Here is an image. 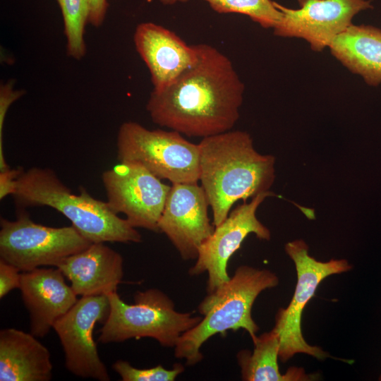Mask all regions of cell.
Listing matches in <instances>:
<instances>
[{
  "label": "cell",
  "instance_id": "obj_1",
  "mask_svg": "<svg viewBox=\"0 0 381 381\" xmlns=\"http://www.w3.org/2000/svg\"><path fill=\"white\" fill-rule=\"evenodd\" d=\"M195 46L196 62L165 89L152 90L146 109L155 124L203 138L234 126L244 85L224 54L210 44Z\"/></svg>",
  "mask_w": 381,
  "mask_h": 381
},
{
  "label": "cell",
  "instance_id": "obj_2",
  "mask_svg": "<svg viewBox=\"0 0 381 381\" xmlns=\"http://www.w3.org/2000/svg\"><path fill=\"white\" fill-rule=\"evenodd\" d=\"M199 146V181L219 225L234 204L270 191L275 179V158L261 155L250 134L229 131L202 138Z\"/></svg>",
  "mask_w": 381,
  "mask_h": 381
},
{
  "label": "cell",
  "instance_id": "obj_3",
  "mask_svg": "<svg viewBox=\"0 0 381 381\" xmlns=\"http://www.w3.org/2000/svg\"><path fill=\"white\" fill-rule=\"evenodd\" d=\"M12 196L18 208L48 206L67 219L91 243H140L141 234L107 202L93 198L83 187L74 194L49 168L32 167L18 176Z\"/></svg>",
  "mask_w": 381,
  "mask_h": 381
},
{
  "label": "cell",
  "instance_id": "obj_4",
  "mask_svg": "<svg viewBox=\"0 0 381 381\" xmlns=\"http://www.w3.org/2000/svg\"><path fill=\"white\" fill-rule=\"evenodd\" d=\"M279 278L266 269L239 266L230 279L215 291L207 294L198 306L200 322L185 332L174 347V355L193 365L202 359V344L211 337L224 334L228 330L245 329L253 342L258 325L252 317V308L264 290L277 286Z\"/></svg>",
  "mask_w": 381,
  "mask_h": 381
},
{
  "label": "cell",
  "instance_id": "obj_5",
  "mask_svg": "<svg viewBox=\"0 0 381 381\" xmlns=\"http://www.w3.org/2000/svg\"><path fill=\"white\" fill-rule=\"evenodd\" d=\"M108 297L109 313L98 338L102 344L149 337L163 346L175 347L180 337L202 318L176 311L173 301L157 289L138 291L133 304L126 303L117 291Z\"/></svg>",
  "mask_w": 381,
  "mask_h": 381
},
{
  "label": "cell",
  "instance_id": "obj_6",
  "mask_svg": "<svg viewBox=\"0 0 381 381\" xmlns=\"http://www.w3.org/2000/svg\"><path fill=\"white\" fill-rule=\"evenodd\" d=\"M119 162L142 165L171 183H198L199 146L171 130H150L135 121L123 123L116 139Z\"/></svg>",
  "mask_w": 381,
  "mask_h": 381
},
{
  "label": "cell",
  "instance_id": "obj_7",
  "mask_svg": "<svg viewBox=\"0 0 381 381\" xmlns=\"http://www.w3.org/2000/svg\"><path fill=\"white\" fill-rule=\"evenodd\" d=\"M287 255L294 262L297 282L291 302L286 308H280L275 316L273 329L279 337V360L285 363L296 353H306L318 360H324L329 353L317 346L310 345L301 331L302 313L318 285L326 277L351 270L345 259L318 261L308 254V246L301 240L285 245Z\"/></svg>",
  "mask_w": 381,
  "mask_h": 381
},
{
  "label": "cell",
  "instance_id": "obj_8",
  "mask_svg": "<svg viewBox=\"0 0 381 381\" xmlns=\"http://www.w3.org/2000/svg\"><path fill=\"white\" fill-rule=\"evenodd\" d=\"M0 226V260L20 272L56 267L92 243L73 225L51 227L37 224L23 209L14 221L1 218Z\"/></svg>",
  "mask_w": 381,
  "mask_h": 381
},
{
  "label": "cell",
  "instance_id": "obj_9",
  "mask_svg": "<svg viewBox=\"0 0 381 381\" xmlns=\"http://www.w3.org/2000/svg\"><path fill=\"white\" fill-rule=\"evenodd\" d=\"M107 204L135 228L159 231L158 222L171 186L139 164L120 162L102 176Z\"/></svg>",
  "mask_w": 381,
  "mask_h": 381
},
{
  "label": "cell",
  "instance_id": "obj_10",
  "mask_svg": "<svg viewBox=\"0 0 381 381\" xmlns=\"http://www.w3.org/2000/svg\"><path fill=\"white\" fill-rule=\"evenodd\" d=\"M273 195L271 191L264 192L249 202L238 205L201 245L196 262L188 273L191 276L207 273V294L230 279L226 269L228 262L248 235L254 234L259 239H270V231L257 218L256 211L266 198Z\"/></svg>",
  "mask_w": 381,
  "mask_h": 381
},
{
  "label": "cell",
  "instance_id": "obj_11",
  "mask_svg": "<svg viewBox=\"0 0 381 381\" xmlns=\"http://www.w3.org/2000/svg\"><path fill=\"white\" fill-rule=\"evenodd\" d=\"M109 313L108 296H82L54 325L64 350L65 366L75 376L110 380L93 337L95 325L104 323Z\"/></svg>",
  "mask_w": 381,
  "mask_h": 381
},
{
  "label": "cell",
  "instance_id": "obj_12",
  "mask_svg": "<svg viewBox=\"0 0 381 381\" xmlns=\"http://www.w3.org/2000/svg\"><path fill=\"white\" fill-rule=\"evenodd\" d=\"M297 9L274 1L282 16L274 35L305 40L315 52L329 47L359 12L373 8L370 0H298Z\"/></svg>",
  "mask_w": 381,
  "mask_h": 381
},
{
  "label": "cell",
  "instance_id": "obj_13",
  "mask_svg": "<svg viewBox=\"0 0 381 381\" xmlns=\"http://www.w3.org/2000/svg\"><path fill=\"white\" fill-rule=\"evenodd\" d=\"M205 191L198 183H172L158 222L184 260H196L201 245L215 226L208 216Z\"/></svg>",
  "mask_w": 381,
  "mask_h": 381
},
{
  "label": "cell",
  "instance_id": "obj_14",
  "mask_svg": "<svg viewBox=\"0 0 381 381\" xmlns=\"http://www.w3.org/2000/svg\"><path fill=\"white\" fill-rule=\"evenodd\" d=\"M133 40L149 69L154 91L167 87L198 59L195 45H188L174 32L151 22L137 25Z\"/></svg>",
  "mask_w": 381,
  "mask_h": 381
},
{
  "label": "cell",
  "instance_id": "obj_15",
  "mask_svg": "<svg viewBox=\"0 0 381 381\" xmlns=\"http://www.w3.org/2000/svg\"><path fill=\"white\" fill-rule=\"evenodd\" d=\"M58 268L21 272L20 291L30 315V333L45 337L55 322L77 302V295Z\"/></svg>",
  "mask_w": 381,
  "mask_h": 381
},
{
  "label": "cell",
  "instance_id": "obj_16",
  "mask_svg": "<svg viewBox=\"0 0 381 381\" xmlns=\"http://www.w3.org/2000/svg\"><path fill=\"white\" fill-rule=\"evenodd\" d=\"M58 267L77 296H109L117 291L123 276L121 255L105 245L92 243L64 259Z\"/></svg>",
  "mask_w": 381,
  "mask_h": 381
},
{
  "label": "cell",
  "instance_id": "obj_17",
  "mask_svg": "<svg viewBox=\"0 0 381 381\" xmlns=\"http://www.w3.org/2000/svg\"><path fill=\"white\" fill-rule=\"evenodd\" d=\"M53 365L48 349L32 333L0 331V380L49 381Z\"/></svg>",
  "mask_w": 381,
  "mask_h": 381
},
{
  "label": "cell",
  "instance_id": "obj_18",
  "mask_svg": "<svg viewBox=\"0 0 381 381\" xmlns=\"http://www.w3.org/2000/svg\"><path fill=\"white\" fill-rule=\"evenodd\" d=\"M331 54L351 73L373 87L381 83V29L352 24L329 47Z\"/></svg>",
  "mask_w": 381,
  "mask_h": 381
},
{
  "label": "cell",
  "instance_id": "obj_19",
  "mask_svg": "<svg viewBox=\"0 0 381 381\" xmlns=\"http://www.w3.org/2000/svg\"><path fill=\"white\" fill-rule=\"evenodd\" d=\"M251 352L243 349L236 355L241 375L245 381H309L317 374H307L303 368L290 367L282 374L279 369V337L272 329L257 337Z\"/></svg>",
  "mask_w": 381,
  "mask_h": 381
},
{
  "label": "cell",
  "instance_id": "obj_20",
  "mask_svg": "<svg viewBox=\"0 0 381 381\" xmlns=\"http://www.w3.org/2000/svg\"><path fill=\"white\" fill-rule=\"evenodd\" d=\"M164 5L189 0H159ZM219 13H239L248 16L265 28H274L280 21L282 14L271 0H202Z\"/></svg>",
  "mask_w": 381,
  "mask_h": 381
},
{
  "label": "cell",
  "instance_id": "obj_21",
  "mask_svg": "<svg viewBox=\"0 0 381 381\" xmlns=\"http://www.w3.org/2000/svg\"><path fill=\"white\" fill-rule=\"evenodd\" d=\"M61 8L69 56L82 59L86 53L85 28L88 23L90 0H56Z\"/></svg>",
  "mask_w": 381,
  "mask_h": 381
},
{
  "label": "cell",
  "instance_id": "obj_22",
  "mask_svg": "<svg viewBox=\"0 0 381 381\" xmlns=\"http://www.w3.org/2000/svg\"><path fill=\"white\" fill-rule=\"evenodd\" d=\"M112 368L123 381H174L185 370L181 363L174 364L171 370H167L161 365L139 369L123 360L114 362Z\"/></svg>",
  "mask_w": 381,
  "mask_h": 381
},
{
  "label": "cell",
  "instance_id": "obj_23",
  "mask_svg": "<svg viewBox=\"0 0 381 381\" xmlns=\"http://www.w3.org/2000/svg\"><path fill=\"white\" fill-rule=\"evenodd\" d=\"M14 82L8 81L1 85L0 89V170L4 171L9 169V167L6 162L2 140V130L6 114L10 105L16 99L20 98L24 92L16 90L13 89Z\"/></svg>",
  "mask_w": 381,
  "mask_h": 381
},
{
  "label": "cell",
  "instance_id": "obj_24",
  "mask_svg": "<svg viewBox=\"0 0 381 381\" xmlns=\"http://www.w3.org/2000/svg\"><path fill=\"white\" fill-rule=\"evenodd\" d=\"M21 272L16 267L0 260V298L11 291L19 289Z\"/></svg>",
  "mask_w": 381,
  "mask_h": 381
},
{
  "label": "cell",
  "instance_id": "obj_25",
  "mask_svg": "<svg viewBox=\"0 0 381 381\" xmlns=\"http://www.w3.org/2000/svg\"><path fill=\"white\" fill-rule=\"evenodd\" d=\"M23 169H8L0 173V199L2 200L8 195H12L18 176Z\"/></svg>",
  "mask_w": 381,
  "mask_h": 381
},
{
  "label": "cell",
  "instance_id": "obj_26",
  "mask_svg": "<svg viewBox=\"0 0 381 381\" xmlns=\"http://www.w3.org/2000/svg\"><path fill=\"white\" fill-rule=\"evenodd\" d=\"M108 6L107 0H90L88 23L95 28L100 27L105 19Z\"/></svg>",
  "mask_w": 381,
  "mask_h": 381
},
{
  "label": "cell",
  "instance_id": "obj_27",
  "mask_svg": "<svg viewBox=\"0 0 381 381\" xmlns=\"http://www.w3.org/2000/svg\"><path fill=\"white\" fill-rule=\"evenodd\" d=\"M380 380H381V375H380Z\"/></svg>",
  "mask_w": 381,
  "mask_h": 381
}]
</instances>
